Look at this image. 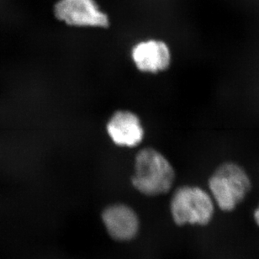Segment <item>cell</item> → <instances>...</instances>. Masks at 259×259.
<instances>
[{
  "label": "cell",
  "mask_w": 259,
  "mask_h": 259,
  "mask_svg": "<svg viewBox=\"0 0 259 259\" xmlns=\"http://www.w3.org/2000/svg\"><path fill=\"white\" fill-rule=\"evenodd\" d=\"M252 218H253L255 224H256V226L258 227L259 229V204L257 207H256V209L253 210V213H252Z\"/></svg>",
  "instance_id": "ba28073f"
},
{
  "label": "cell",
  "mask_w": 259,
  "mask_h": 259,
  "mask_svg": "<svg viewBox=\"0 0 259 259\" xmlns=\"http://www.w3.org/2000/svg\"><path fill=\"white\" fill-rule=\"evenodd\" d=\"M175 170L167 158L152 148L140 151L136 157L132 185L147 196L166 194L172 188Z\"/></svg>",
  "instance_id": "7a4b0ae2"
},
{
  "label": "cell",
  "mask_w": 259,
  "mask_h": 259,
  "mask_svg": "<svg viewBox=\"0 0 259 259\" xmlns=\"http://www.w3.org/2000/svg\"><path fill=\"white\" fill-rule=\"evenodd\" d=\"M108 134L115 144L121 147H136L144 137L139 118L126 110L115 112L107 125Z\"/></svg>",
  "instance_id": "52a82bcc"
},
{
  "label": "cell",
  "mask_w": 259,
  "mask_h": 259,
  "mask_svg": "<svg viewBox=\"0 0 259 259\" xmlns=\"http://www.w3.org/2000/svg\"><path fill=\"white\" fill-rule=\"evenodd\" d=\"M215 209L210 194L196 186L179 188L170 201L172 222L179 227H206L214 219Z\"/></svg>",
  "instance_id": "3957f363"
},
{
  "label": "cell",
  "mask_w": 259,
  "mask_h": 259,
  "mask_svg": "<svg viewBox=\"0 0 259 259\" xmlns=\"http://www.w3.org/2000/svg\"><path fill=\"white\" fill-rule=\"evenodd\" d=\"M252 190V180L242 165L227 162L220 165L209 180V193L217 208L234 211Z\"/></svg>",
  "instance_id": "6da1fadb"
},
{
  "label": "cell",
  "mask_w": 259,
  "mask_h": 259,
  "mask_svg": "<svg viewBox=\"0 0 259 259\" xmlns=\"http://www.w3.org/2000/svg\"><path fill=\"white\" fill-rule=\"evenodd\" d=\"M101 221L110 239L118 243H130L141 232V221L137 212L122 203L110 204L103 209Z\"/></svg>",
  "instance_id": "277c9868"
},
{
  "label": "cell",
  "mask_w": 259,
  "mask_h": 259,
  "mask_svg": "<svg viewBox=\"0 0 259 259\" xmlns=\"http://www.w3.org/2000/svg\"><path fill=\"white\" fill-rule=\"evenodd\" d=\"M54 13L58 20L72 26L105 28L110 24L95 0H59Z\"/></svg>",
  "instance_id": "5b68a950"
},
{
  "label": "cell",
  "mask_w": 259,
  "mask_h": 259,
  "mask_svg": "<svg viewBox=\"0 0 259 259\" xmlns=\"http://www.w3.org/2000/svg\"><path fill=\"white\" fill-rule=\"evenodd\" d=\"M132 58L140 71L155 73L167 69L171 62V53L166 43L149 40L135 46Z\"/></svg>",
  "instance_id": "8992f818"
}]
</instances>
